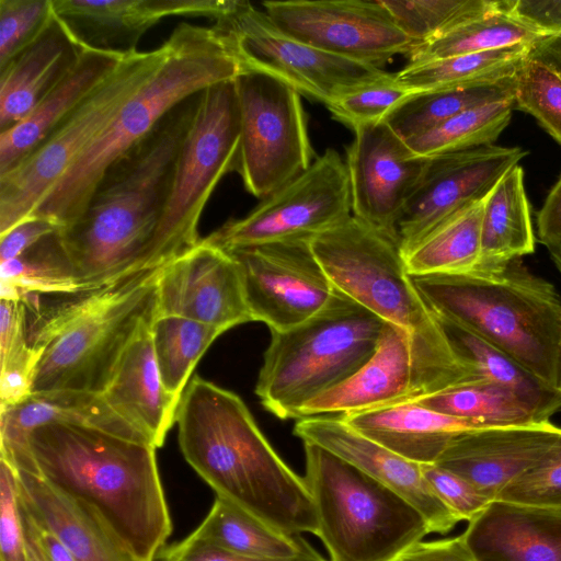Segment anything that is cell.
I'll list each match as a JSON object with an SVG mask.
<instances>
[{
    "label": "cell",
    "mask_w": 561,
    "mask_h": 561,
    "mask_svg": "<svg viewBox=\"0 0 561 561\" xmlns=\"http://www.w3.org/2000/svg\"><path fill=\"white\" fill-rule=\"evenodd\" d=\"M202 92L179 103L116 160L82 216L58 231L83 291L167 264L159 226Z\"/></svg>",
    "instance_id": "1"
},
{
    "label": "cell",
    "mask_w": 561,
    "mask_h": 561,
    "mask_svg": "<svg viewBox=\"0 0 561 561\" xmlns=\"http://www.w3.org/2000/svg\"><path fill=\"white\" fill-rule=\"evenodd\" d=\"M185 460L217 493L287 534H318L305 479L273 449L242 399L197 375L176 411Z\"/></svg>",
    "instance_id": "2"
},
{
    "label": "cell",
    "mask_w": 561,
    "mask_h": 561,
    "mask_svg": "<svg viewBox=\"0 0 561 561\" xmlns=\"http://www.w3.org/2000/svg\"><path fill=\"white\" fill-rule=\"evenodd\" d=\"M37 476L94 508L139 561H156L172 523L152 445L84 423L34 428Z\"/></svg>",
    "instance_id": "3"
},
{
    "label": "cell",
    "mask_w": 561,
    "mask_h": 561,
    "mask_svg": "<svg viewBox=\"0 0 561 561\" xmlns=\"http://www.w3.org/2000/svg\"><path fill=\"white\" fill-rule=\"evenodd\" d=\"M158 69L133 93L92 144L43 198L32 217L60 230L84 213L105 171L144 139L179 103L219 82L234 80L242 66L222 34L180 23L163 43Z\"/></svg>",
    "instance_id": "4"
},
{
    "label": "cell",
    "mask_w": 561,
    "mask_h": 561,
    "mask_svg": "<svg viewBox=\"0 0 561 561\" xmlns=\"http://www.w3.org/2000/svg\"><path fill=\"white\" fill-rule=\"evenodd\" d=\"M310 245L334 289L410 334L419 398L482 379L453 350L394 239L351 215Z\"/></svg>",
    "instance_id": "5"
},
{
    "label": "cell",
    "mask_w": 561,
    "mask_h": 561,
    "mask_svg": "<svg viewBox=\"0 0 561 561\" xmlns=\"http://www.w3.org/2000/svg\"><path fill=\"white\" fill-rule=\"evenodd\" d=\"M161 267L46 306H26L36 311L28 337L39 353L31 393L101 394L126 347L157 316Z\"/></svg>",
    "instance_id": "6"
},
{
    "label": "cell",
    "mask_w": 561,
    "mask_h": 561,
    "mask_svg": "<svg viewBox=\"0 0 561 561\" xmlns=\"http://www.w3.org/2000/svg\"><path fill=\"white\" fill-rule=\"evenodd\" d=\"M412 277L435 314L505 352L557 389L561 297L520 259L494 271Z\"/></svg>",
    "instance_id": "7"
},
{
    "label": "cell",
    "mask_w": 561,
    "mask_h": 561,
    "mask_svg": "<svg viewBox=\"0 0 561 561\" xmlns=\"http://www.w3.org/2000/svg\"><path fill=\"white\" fill-rule=\"evenodd\" d=\"M386 322L335 289L328 305L304 323L271 332L255 393L280 420L340 385L374 354Z\"/></svg>",
    "instance_id": "8"
},
{
    "label": "cell",
    "mask_w": 561,
    "mask_h": 561,
    "mask_svg": "<svg viewBox=\"0 0 561 561\" xmlns=\"http://www.w3.org/2000/svg\"><path fill=\"white\" fill-rule=\"evenodd\" d=\"M304 447L317 536L331 561H392L430 534L422 513L393 490L318 445Z\"/></svg>",
    "instance_id": "9"
},
{
    "label": "cell",
    "mask_w": 561,
    "mask_h": 561,
    "mask_svg": "<svg viewBox=\"0 0 561 561\" xmlns=\"http://www.w3.org/2000/svg\"><path fill=\"white\" fill-rule=\"evenodd\" d=\"M165 46L134 51L13 170L0 176V236L31 218L43 198L158 69Z\"/></svg>",
    "instance_id": "10"
},
{
    "label": "cell",
    "mask_w": 561,
    "mask_h": 561,
    "mask_svg": "<svg viewBox=\"0 0 561 561\" xmlns=\"http://www.w3.org/2000/svg\"><path fill=\"white\" fill-rule=\"evenodd\" d=\"M240 113L236 79L202 92L196 116L182 144L158 231L165 262L199 242L198 222L221 178L236 171Z\"/></svg>",
    "instance_id": "11"
},
{
    "label": "cell",
    "mask_w": 561,
    "mask_h": 561,
    "mask_svg": "<svg viewBox=\"0 0 561 561\" xmlns=\"http://www.w3.org/2000/svg\"><path fill=\"white\" fill-rule=\"evenodd\" d=\"M236 88L240 113L236 171L244 188L263 199L312 163L306 115L300 94L271 76L242 71Z\"/></svg>",
    "instance_id": "12"
},
{
    "label": "cell",
    "mask_w": 561,
    "mask_h": 561,
    "mask_svg": "<svg viewBox=\"0 0 561 561\" xmlns=\"http://www.w3.org/2000/svg\"><path fill=\"white\" fill-rule=\"evenodd\" d=\"M214 26L243 71L271 76L325 106L344 92L386 73L380 67L334 56L289 36L249 1L236 0Z\"/></svg>",
    "instance_id": "13"
},
{
    "label": "cell",
    "mask_w": 561,
    "mask_h": 561,
    "mask_svg": "<svg viewBox=\"0 0 561 561\" xmlns=\"http://www.w3.org/2000/svg\"><path fill=\"white\" fill-rule=\"evenodd\" d=\"M352 215L345 162L333 148L301 174L276 190L240 219L229 220L205 239L226 250L311 239Z\"/></svg>",
    "instance_id": "14"
},
{
    "label": "cell",
    "mask_w": 561,
    "mask_h": 561,
    "mask_svg": "<svg viewBox=\"0 0 561 561\" xmlns=\"http://www.w3.org/2000/svg\"><path fill=\"white\" fill-rule=\"evenodd\" d=\"M264 11L289 36L346 59L380 67L416 43L381 0L265 1Z\"/></svg>",
    "instance_id": "15"
},
{
    "label": "cell",
    "mask_w": 561,
    "mask_h": 561,
    "mask_svg": "<svg viewBox=\"0 0 561 561\" xmlns=\"http://www.w3.org/2000/svg\"><path fill=\"white\" fill-rule=\"evenodd\" d=\"M237 261L253 321L271 332L295 328L321 311L335 289L310 239H293L228 251Z\"/></svg>",
    "instance_id": "16"
},
{
    "label": "cell",
    "mask_w": 561,
    "mask_h": 561,
    "mask_svg": "<svg viewBox=\"0 0 561 561\" xmlns=\"http://www.w3.org/2000/svg\"><path fill=\"white\" fill-rule=\"evenodd\" d=\"M526 154L519 147L493 144L428 158L397 224L402 255L453 213L488 196Z\"/></svg>",
    "instance_id": "17"
},
{
    "label": "cell",
    "mask_w": 561,
    "mask_h": 561,
    "mask_svg": "<svg viewBox=\"0 0 561 561\" xmlns=\"http://www.w3.org/2000/svg\"><path fill=\"white\" fill-rule=\"evenodd\" d=\"M353 130L345 161L352 215L397 241L399 217L428 158L415 154L385 121Z\"/></svg>",
    "instance_id": "18"
},
{
    "label": "cell",
    "mask_w": 561,
    "mask_h": 561,
    "mask_svg": "<svg viewBox=\"0 0 561 561\" xmlns=\"http://www.w3.org/2000/svg\"><path fill=\"white\" fill-rule=\"evenodd\" d=\"M158 316L183 317L224 332L253 321L237 261L228 251L201 239L160 268Z\"/></svg>",
    "instance_id": "19"
},
{
    "label": "cell",
    "mask_w": 561,
    "mask_h": 561,
    "mask_svg": "<svg viewBox=\"0 0 561 561\" xmlns=\"http://www.w3.org/2000/svg\"><path fill=\"white\" fill-rule=\"evenodd\" d=\"M561 445V427L550 421L467 431L435 462L468 480L490 500L546 460Z\"/></svg>",
    "instance_id": "20"
},
{
    "label": "cell",
    "mask_w": 561,
    "mask_h": 561,
    "mask_svg": "<svg viewBox=\"0 0 561 561\" xmlns=\"http://www.w3.org/2000/svg\"><path fill=\"white\" fill-rule=\"evenodd\" d=\"M294 433L304 443L333 453L404 497L422 513L430 533L447 534L460 522L432 491L420 463L363 435L341 415L301 417Z\"/></svg>",
    "instance_id": "21"
},
{
    "label": "cell",
    "mask_w": 561,
    "mask_h": 561,
    "mask_svg": "<svg viewBox=\"0 0 561 561\" xmlns=\"http://www.w3.org/2000/svg\"><path fill=\"white\" fill-rule=\"evenodd\" d=\"M236 0H53L54 12L84 47L126 56L141 36L172 15L217 20Z\"/></svg>",
    "instance_id": "22"
},
{
    "label": "cell",
    "mask_w": 561,
    "mask_h": 561,
    "mask_svg": "<svg viewBox=\"0 0 561 561\" xmlns=\"http://www.w3.org/2000/svg\"><path fill=\"white\" fill-rule=\"evenodd\" d=\"M419 396L411 336L386 322L371 357L346 380L309 401L301 409L300 419L345 415Z\"/></svg>",
    "instance_id": "23"
},
{
    "label": "cell",
    "mask_w": 561,
    "mask_h": 561,
    "mask_svg": "<svg viewBox=\"0 0 561 561\" xmlns=\"http://www.w3.org/2000/svg\"><path fill=\"white\" fill-rule=\"evenodd\" d=\"M461 536L474 561H561V511L493 500Z\"/></svg>",
    "instance_id": "24"
},
{
    "label": "cell",
    "mask_w": 561,
    "mask_h": 561,
    "mask_svg": "<svg viewBox=\"0 0 561 561\" xmlns=\"http://www.w3.org/2000/svg\"><path fill=\"white\" fill-rule=\"evenodd\" d=\"M53 421L84 423L151 445L114 413L99 393L32 392L13 405L0 408L1 458L16 471L36 474L28 435L34 428Z\"/></svg>",
    "instance_id": "25"
},
{
    "label": "cell",
    "mask_w": 561,
    "mask_h": 561,
    "mask_svg": "<svg viewBox=\"0 0 561 561\" xmlns=\"http://www.w3.org/2000/svg\"><path fill=\"white\" fill-rule=\"evenodd\" d=\"M15 472L21 507L51 533L76 561H139L90 505L68 496L37 474Z\"/></svg>",
    "instance_id": "26"
},
{
    "label": "cell",
    "mask_w": 561,
    "mask_h": 561,
    "mask_svg": "<svg viewBox=\"0 0 561 561\" xmlns=\"http://www.w3.org/2000/svg\"><path fill=\"white\" fill-rule=\"evenodd\" d=\"M151 323L126 347L101 396L114 413L159 448L175 423L180 399L162 382Z\"/></svg>",
    "instance_id": "27"
},
{
    "label": "cell",
    "mask_w": 561,
    "mask_h": 561,
    "mask_svg": "<svg viewBox=\"0 0 561 561\" xmlns=\"http://www.w3.org/2000/svg\"><path fill=\"white\" fill-rule=\"evenodd\" d=\"M84 49L54 12L36 39L0 70V134L26 117L70 72Z\"/></svg>",
    "instance_id": "28"
},
{
    "label": "cell",
    "mask_w": 561,
    "mask_h": 561,
    "mask_svg": "<svg viewBox=\"0 0 561 561\" xmlns=\"http://www.w3.org/2000/svg\"><path fill=\"white\" fill-rule=\"evenodd\" d=\"M125 56L85 48L70 72L20 123L0 134V176L20 164L119 66Z\"/></svg>",
    "instance_id": "29"
},
{
    "label": "cell",
    "mask_w": 561,
    "mask_h": 561,
    "mask_svg": "<svg viewBox=\"0 0 561 561\" xmlns=\"http://www.w3.org/2000/svg\"><path fill=\"white\" fill-rule=\"evenodd\" d=\"M353 428L416 463H435L460 433L477 425L403 400L341 415Z\"/></svg>",
    "instance_id": "30"
},
{
    "label": "cell",
    "mask_w": 561,
    "mask_h": 561,
    "mask_svg": "<svg viewBox=\"0 0 561 561\" xmlns=\"http://www.w3.org/2000/svg\"><path fill=\"white\" fill-rule=\"evenodd\" d=\"M535 248L536 237L524 184V170L515 165L486 198L481 230V257L476 270H499L512 260L533 253Z\"/></svg>",
    "instance_id": "31"
},
{
    "label": "cell",
    "mask_w": 561,
    "mask_h": 561,
    "mask_svg": "<svg viewBox=\"0 0 561 561\" xmlns=\"http://www.w3.org/2000/svg\"><path fill=\"white\" fill-rule=\"evenodd\" d=\"M455 353L477 375L495 382L522 398L539 422L549 421L561 410V394L545 383L512 356L455 322L437 316Z\"/></svg>",
    "instance_id": "32"
},
{
    "label": "cell",
    "mask_w": 561,
    "mask_h": 561,
    "mask_svg": "<svg viewBox=\"0 0 561 561\" xmlns=\"http://www.w3.org/2000/svg\"><path fill=\"white\" fill-rule=\"evenodd\" d=\"M488 196L453 213L403 254L411 276L468 273L478 267Z\"/></svg>",
    "instance_id": "33"
},
{
    "label": "cell",
    "mask_w": 561,
    "mask_h": 561,
    "mask_svg": "<svg viewBox=\"0 0 561 561\" xmlns=\"http://www.w3.org/2000/svg\"><path fill=\"white\" fill-rule=\"evenodd\" d=\"M192 534L226 550L255 559L294 560L318 553L299 535L274 528L219 496Z\"/></svg>",
    "instance_id": "34"
},
{
    "label": "cell",
    "mask_w": 561,
    "mask_h": 561,
    "mask_svg": "<svg viewBox=\"0 0 561 561\" xmlns=\"http://www.w3.org/2000/svg\"><path fill=\"white\" fill-rule=\"evenodd\" d=\"M530 49L513 46L408 64L394 75L400 84L414 92L494 85L511 80Z\"/></svg>",
    "instance_id": "35"
},
{
    "label": "cell",
    "mask_w": 561,
    "mask_h": 561,
    "mask_svg": "<svg viewBox=\"0 0 561 561\" xmlns=\"http://www.w3.org/2000/svg\"><path fill=\"white\" fill-rule=\"evenodd\" d=\"M413 400L480 428L540 423L522 398L488 379L465 382Z\"/></svg>",
    "instance_id": "36"
},
{
    "label": "cell",
    "mask_w": 561,
    "mask_h": 561,
    "mask_svg": "<svg viewBox=\"0 0 561 561\" xmlns=\"http://www.w3.org/2000/svg\"><path fill=\"white\" fill-rule=\"evenodd\" d=\"M0 277L4 299L71 296L83 291L58 232L44 238L22 255L0 262Z\"/></svg>",
    "instance_id": "37"
},
{
    "label": "cell",
    "mask_w": 561,
    "mask_h": 561,
    "mask_svg": "<svg viewBox=\"0 0 561 561\" xmlns=\"http://www.w3.org/2000/svg\"><path fill=\"white\" fill-rule=\"evenodd\" d=\"M499 9L471 20L434 39L417 44L409 54V64H421L458 55L476 54L513 46L533 47L541 37Z\"/></svg>",
    "instance_id": "38"
},
{
    "label": "cell",
    "mask_w": 561,
    "mask_h": 561,
    "mask_svg": "<svg viewBox=\"0 0 561 561\" xmlns=\"http://www.w3.org/2000/svg\"><path fill=\"white\" fill-rule=\"evenodd\" d=\"M150 330L162 382L181 399L196 364L224 331L178 316L156 317Z\"/></svg>",
    "instance_id": "39"
},
{
    "label": "cell",
    "mask_w": 561,
    "mask_h": 561,
    "mask_svg": "<svg viewBox=\"0 0 561 561\" xmlns=\"http://www.w3.org/2000/svg\"><path fill=\"white\" fill-rule=\"evenodd\" d=\"M508 95H512L511 80L494 85L415 92L402 101L383 121L398 136L408 141L468 108Z\"/></svg>",
    "instance_id": "40"
},
{
    "label": "cell",
    "mask_w": 561,
    "mask_h": 561,
    "mask_svg": "<svg viewBox=\"0 0 561 561\" xmlns=\"http://www.w3.org/2000/svg\"><path fill=\"white\" fill-rule=\"evenodd\" d=\"M513 110L512 94L468 108L407 144L423 158L493 145L508 125Z\"/></svg>",
    "instance_id": "41"
},
{
    "label": "cell",
    "mask_w": 561,
    "mask_h": 561,
    "mask_svg": "<svg viewBox=\"0 0 561 561\" xmlns=\"http://www.w3.org/2000/svg\"><path fill=\"white\" fill-rule=\"evenodd\" d=\"M0 408L13 405L31 393L39 359L31 344L24 301L0 300Z\"/></svg>",
    "instance_id": "42"
},
{
    "label": "cell",
    "mask_w": 561,
    "mask_h": 561,
    "mask_svg": "<svg viewBox=\"0 0 561 561\" xmlns=\"http://www.w3.org/2000/svg\"><path fill=\"white\" fill-rule=\"evenodd\" d=\"M398 26L416 45L434 39L499 9L491 0H381Z\"/></svg>",
    "instance_id": "43"
},
{
    "label": "cell",
    "mask_w": 561,
    "mask_h": 561,
    "mask_svg": "<svg viewBox=\"0 0 561 561\" xmlns=\"http://www.w3.org/2000/svg\"><path fill=\"white\" fill-rule=\"evenodd\" d=\"M514 108L533 115L561 145V73L528 55L511 79Z\"/></svg>",
    "instance_id": "44"
},
{
    "label": "cell",
    "mask_w": 561,
    "mask_h": 561,
    "mask_svg": "<svg viewBox=\"0 0 561 561\" xmlns=\"http://www.w3.org/2000/svg\"><path fill=\"white\" fill-rule=\"evenodd\" d=\"M414 91L400 84L394 73L386 72L333 99L327 107L333 117L352 129L359 125L383 121Z\"/></svg>",
    "instance_id": "45"
},
{
    "label": "cell",
    "mask_w": 561,
    "mask_h": 561,
    "mask_svg": "<svg viewBox=\"0 0 561 561\" xmlns=\"http://www.w3.org/2000/svg\"><path fill=\"white\" fill-rule=\"evenodd\" d=\"M53 0H0V70L44 31Z\"/></svg>",
    "instance_id": "46"
},
{
    "label": "cell",
    "mask_w": 561,
    "mask_h": 561,
    "mask_svg": "<svg viewBox=\"0 0 561 561\" xmlns=\"http://www.w3.org/2000/svg\"><path fill=\"white\" fill-rule=\"evenodd\" d=\"M496 500L561 511V445L508 484Z\"/></svg>",
    "instance_id": "47"
},
{
    "label": "cell",
    "mask_w": 561,
    "mask_h": 561,
    "mask_svg": "<svg viewBox=\"0 0 561 561\" xmlns=\"http://www.w3.org/2000/svg\"><path fill=\"white\" fill-rule=\"evenodd\" d=\"M0 561H27L14 468L0 458Z\"/></svg>",
    "instance_id": "48"
},
{
    "label": "cell",
    "mask_w": 561,
    "mask_h": 561,
    "mask_svg": "<svg viewBox=\"0 0 561 561\" xmlns=\"http://www.w3.org/2000/svg\"><path fill=\"white\" fill-rule=\"evenodd\" d=\"M422 474L436 496L461 520L470 522L492 502L465 478L436 463H422Z\"/></svg>",
    "instance_id": "49"
},
{
    "label": "cell",
    "mask_w": 561,
    "mask_h": 561,
    "mask_svg": "<svg viewBox=\"0 0 561 561\" xmlns=\"http://www.w3.org/2000/svg\"><path fill=\"white\" fill-rule=\"evenodd\" d=\"M501 7L541 38L561 35V0H506Z\"/></svg>",
    "instance_id": "50"
},
{
    "label": "cell",
    "mask_w": 561,
    "mask_h": 561,
    "mask_svg": "<svg viewBox=\"0 0 561 561\" xmlns=\"http://www.w3.org/2000/svg\"><path fill=\"white\" fill-rule=\"evenodd\" d=\"M162 561H327L317 553L294 560H263L234 553L191 534L186 539L160 553Z\"/></svg>",
    "instance_id": "51"
},
{
    "label": "cell",
    "mask_w": 561,
    "mask_h": 561,
    "mask_svg": "<svg viewBox=\"0 0 561 561\" xmlns=\"http://www.w3.org/2000/svg\"><path fill=\"white\" fill-rule=\"evenodd\" d=\"M60 230L55 222L31 217L0 236V262L13 260L34 247L44 238Z\"/></svg>",
    "instance_id": "52"
},
{
    "label": "cell",
    "mask_w": 561,
    "mask_h": 561,
    "mask_svg": "<svg viewBox=\"0 0 561 561\" xmlns=\"http://www.w3.org/2000/svg\"><path fill=\"white\" fill-rule=\"evenodd\" d=\"M392 561H474L462 536L436 540L419 541L407 548Z\"/></svg>",
    "instance_id": "53"
},
{
    "label": "cell",
    "mask_w": 561,
    "mask_h": 561,
    "mask_svg": "<svg viewBox=\"0 0 561 561\" xmlns=\"http://www.w3.org/2000/svg\"><path fill=\"white\" fill-rule=\"evenodd\" d=\"M537 236L546 248L561 239V175L538 211Z\"/></svg>",
    "instance_id": "54"
},
{
    "label": "cell",
    "mask_w": 561,
    "mask_h": 561,
    "mask_svg": "<svg viewBox=\"0 0 561 561\" xmlns=\"http://www.w3.org/2000/svg\"><path fill=\"white\" fill-rule=\"evenodd\" d=\"M26 516L30 519L45 561H76L66 547L51 533L33 522L27 514Z\"/></svg>",
    "instance_id": "55"
},
{
    "label": "cell",
    "mask_w": 561,
    "mask_h": 561,
    "mask_svg": "<svg viewBox=\"0 0 561 561\" xmlns=\"http://www.w3.org/2000/svg\"><path fill=\"white\" fill-rule=\"evenodd\" d=\"M529 55L552 65L561 73V35L540 38Z\"/></svg>",
    "instance_id": "56"
},
{
    "label": "cell",
    "mask_w": 561,
    "mask_h": 561,
    "mask_svg": "<svg viewBox=\"0 0 561 561\" xmlns=\"http://www.w3.org/2000/svg\"><path fill=\"white\" fill-rule=\"evenodd\" d=\"M21 507V505H20ZM24 534L26 539V548H27V561H45V558L41 551L36 537L34 535L32 525L30 523L28 517L23 512L21 507Z\"/></svg>",
    "instance_id": "57"
},
{
    "label": "cell",
    "mask_w": 561,
    "mask_h": 561,
    "mask_svg": "<svg viewBox=\"0 0 561 561\" xmlns=\"http://www.w3.org/2000/svg\"><path fill=\"white\" fill-rule=\"evenodd\" d=\"M550 257L561 274V239L547 247Z\"/></svg>",
    "instance_id": "58"
},
{
    "label": "cell",
    "mask_w": 561,
    "mask_h": 561,
    "mask_svg": "<svg viewBox=\"0 0 561 561\" xmlns=\"http://www.w3.org/2000/svg\"><path fill=\"white\" fill-rule=\"evenodd\" d=\"M557 390L561 394V341H560V352H559V368H558Z\"/></svg>",
    "instance_id": "59"
}]
</instances>
